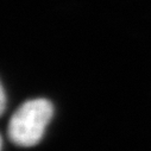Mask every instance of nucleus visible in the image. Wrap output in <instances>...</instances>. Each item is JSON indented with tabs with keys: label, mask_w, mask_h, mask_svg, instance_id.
<instances>
[{
	"label": "nucleus",
	"mask_w": 151,
	"mask_h": 151,
	"mask_svg": "<svg viewBox=\"0 0 151 151\" xmlns=\"http://www.w3.org/2000/svg\"><path fill=\"white\" fill-rule=\"evenodd\" d=\"M54 114V107L47 99H35L24 102L9 124V137L19 146H32L38 143Z\"/></svg>",
	"instance_id": "1"
},
{
	"label": "nucleus",
	"mask_w": 151,
	"mask_h": 151,
	"mask_svg": "<svg viewBox=\"0 0 151 151\" xmlns=\"http://www.w3.org/2000/svg\"><path fill=\"white\" fill-rule=\"evenodd\" d=\"M5 107H6V95H5V92H4L1 83H0V116L4 113Z\"/></svg>",
	"instance_id": "2"
},
{
	"label": "nucleus",
	"mask_w": 151,
	"mask_h": 151,
	"mask_svg": "<svg viewBox=\"0 0 151 151\" xmlns=\"http://www.w3.org/2000/svg\"><path fill=\"white\" fill-rule=\"evenodd\" d=\"M0 151H1V138H0Z\"/></svg>",
	"instance_id": "3"
}]
</instances>
